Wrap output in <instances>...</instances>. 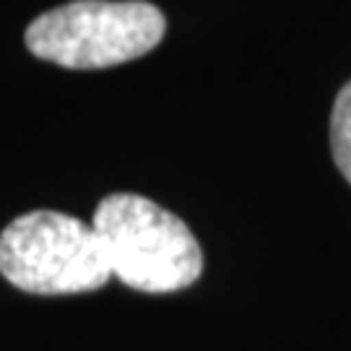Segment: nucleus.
Segmentation results:
<instances>
[{"mask_svg":"<svg viewBox=\"0 0 351 351\" xmlns=\"http://www.w3.org/2000/svg\"><path fill=\"white\" fill-rule=\"evenodd\" d=\"M112 265L125 287L169 294L195 284L203 271V250L188 224L154 201L133 193L107 195L94 211Z\"/></svg>","mask_w":351,"mask_h":351,"instance_id":"nucleus-1","label":"nucleus"},{"mask_svg":"<svg viewBox=\"0 0 351 351\" xmlns=\"http://www.w3.org/2000/svg\"><path fill=\"white\" fill-rule=\"evenodd\" d=\"M164 32V13L146 0H73L26 26V47L39 60L94 71L146 55Z\"/></svg>","mask_w":351,"mask_h":351,"instance_id":"nucleus-2","label":"nucleus"},{"mask_svg":"<svg viewBox=\"0 0 351 351\" xmlns=\"http://www.w3.org/2000/svg\"><path fill=\"white\" fill-rule=\"evenodd\" d=\"M0 274L29 294H81L104 287L112 265L99 232L60 211H29L0 232Z\"/></svg>","mask_w":351,"mask_h":351,"instance_id":"nucleus-3","label":"nucleus"},{"mask_svg":"<svg viewBox=\"0 0 351 351\" xmlns=\"http://www.w3.org/2000/svg\"><path fill=\"white\" fill-rule=\"evenodd\" d=\"M330 149L341 175L351 185V81L343 84L330 112Z\"/></svg>","mask_w":351,"mask_h":351,"instance_id":"nucleus-4","label":"nucleus"}]
</instances>
